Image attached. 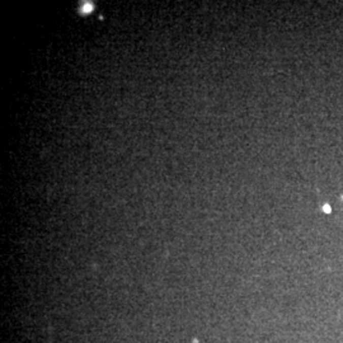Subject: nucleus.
I'll return each instance as SVG.
<instances>
[{
	"mask_svg": "<svg viewBox=\"0 0 343 343\" xmlns=\"http://www.w3.org/2000/svg\"><path fill=\"white\" fill-rule=\"evenodd\" d=\"M342 201H343V197H342Z\"/></svg>",
	"mask_w": 343,
	"mask_h": 343,
	"instance_id": "2",
	"label": "nucleus"
},
{
	"mask_svg": "<svg viewBox=\"0 0 343 343\" xmlns=\"http://www.w3.org/2000/svg\"><path fill=\"white\" fill-rule=\"evenodd\" d=\"M323 211H324V212H327V213H329L332 210H330L329 205H324V207H323Z\"/></svg>",
	"mask_w": 343,
	"mask_h": 343,
	"instance_id": "1",
	"label": "nucleus"
}]
</instances>
